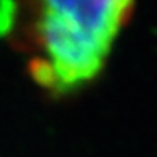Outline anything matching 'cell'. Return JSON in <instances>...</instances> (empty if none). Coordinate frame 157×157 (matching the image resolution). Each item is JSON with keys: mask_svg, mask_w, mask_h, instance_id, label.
<instances>
[{"mask_svg": "<svg viewBox=\"0 0 157 157\" xmlns=\"http://www.w3.org/2000/svg\"><path fill=\"white\" fill-rule=\"evenodd\" d=\"M17 20L15 0H0V37L10 35Z\"/></svg>", "mask_w": 157, "mask_h": 157, "instance_id": "7a4b0ae2", "label": "cell"}, {"mask_svg": "<svg viewBox=\"0 0 157 157\" xmlns=\"http://www.w3.org/2000/svg\"><path fill=\"white\" fill-rule=\"evenodd\" d=\"M10 40L32 55L29 72L50 95L95 80L134 12V0H15Z\"/></svg>", "mask_w": 157, "mask_h": 157, "instance_id": "6da1fadb", "label": "cell"}]
</instances>
